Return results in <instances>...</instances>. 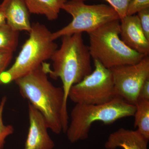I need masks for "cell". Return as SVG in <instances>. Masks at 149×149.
Instances as JSON below:
<instances>
[{
	"mask_svg": "<svg viewBox=\"0 0 149 149\" xmlns=\"http://www.w3.org/2000/svg\"><path fill=\"white\" fill-rule=\"evenodd\" d=\"M47 74L44 62L14 82L22 96L42 115L49 129L56 134L65 133L69 117L64 110L63 90L53 85Z\"/></svg>",
	"mask_w": 149,
	"mask_h": 149,
	"instance_id": "obj_1",
	"label": "cell"
},
{
	"mask_svg": "<svg viewBox=\"0 0 149 149\" xmlns=\"http://www.w3.org/2000/svg\"><path fill=\"white\" fill-rule=\"evenodd\" d=\"M91 56L88 46L84 43L83 33L61 37V45L51 59L52 69L45 63L47 74L54 80L60 78L64 93V109L68 114L67 102L70 88L92 72Z\"/></svg>",
	"mask_w": 149,
	"mask_h": 149,
	"instance_id": "obj_2",
	"label": "cell"
},
{
	"mask_svg": "<svg viewBox=\"0 0 149 149\" xmlns=\"http://www.w3.org/2000/svg\"><path fill=\"white\" fill-rule=\"evenodd\" d=\"M136 110L135 105L117 96L106 103L76 104L70 113L71 120L65 132L68 139L71 143L86 140L94 123L112 124L123 118L133 116Z\"/></svg>",
	"mask_w": 149,
	"mask_h": 149,
	"instance_id": "obj_3",
	"label": "cell"
},
{
	"mask_svg": "<svg viewBox=\"0 0 149 149\" xmlns=\"http://www.w3.org/2000/svg\"><path fill=\"white\" fill-rule=\"evenodd\" d=\"M29 33L14 63L0 74V85L10 84L37 69L51 59L58 49V45L52 40V32L44 24L32 23Z\"/></svg>",
	"mask_w": 149,
	"mask_h": 149,
	"instance_id": "obj_4",
	"label": "cell"
},
{
	"mask_svg": "<svg viewBox=\"0 0 149 149\" xmlns=\"http://www.w3.org/2000/svg\"><path fill=\"white\" fill-rule=\"evenodd\" d=\"M120 33L119 19L107 22L89 33L88 47L93 60L109 69L141 61L146 56L127 47L120 39Z\"/></svg>",
	"mask_w": 149,
	"mask_h": 149,
	"instance_id": "obj_5",
	"label": "cell"
},
{
	"mask_svg": "<svg viewBox=\"0 0 149 149\" xmlns=\"http://www.w3.org/2000/svg\"><path fill=\"white\" fill-rule=\"evenodd\" d=\"M62 10L70 14L72 19L67 26L52 33L54 41L76 33L89 34L107 22L120 19L114 9L104 4L89 5L81 0H70L63 6Z\"/></svg>",
	"mask_w": 149,
	"mask_h": 149,
	"instance_id": "obj_6",
	"label": "cell"
},
{
	"mask_svg": "<svg viewBox=\"0 0 149 149\" xmlns=\"http://www.w3.org/2000/svg\"><path fill=\"white\" fill-rule=\"evenodd\" d=\"M93 60L94 71L70 88L68 98L75 104L106 103L116 97L110 70L98 61Z\"/></svg>",
	"mask_w": 149,
	"mask_h": 149,
	"instance_id": "obj_7",
	"label": "cell"
},
{
	"mask_svg": "<svg viewBox=\"0 0 149 149\" xmlns=\"http://www.w3.org/2000/svg\"><path fill=\"white\" fill-rule=\"evenodd\" d=\"M112 74L116 96L135 105L140 89L149 78V56H145L138 63L110 68Z\"/></svg>",
	"mask_w": 149,
	"mask_h": 149,
	"instance_id": "obj_8",
	"label": "cell"
},
{
	"mask_svg": "<svg viewBox=\"0 0 149 149\" xmlns=\"http://www.w3.org/2000/svg\"><path fill=\"white\" fill-rule=\"evenodd\" d=\"M29 127L24 149H53L55 143L48 132L45 118L31 104H28Z\"/></svg>",
	"mask_w": 149,
	"mask_h": 149,
	"instance_id": "obj_9",
	"label": "cell"
},
{
	"mask_svg": "<svg viewBox=\"0 0 149 149\" xmlns=\"http://www.w3.org/2000/svg\"><path fill=\"white\" fill-rule=\"evenodd\" d=\"M120 36L123 42L131 49L149 55V40L144 35L138 15H127L120 19Z\"/></svg>",
	"mask_w": 149,
	"mask_h": 149,
	"instance_id": "obj_10",
	"label": "cell"
},
{
	"mask_svg": "<svg viewBox=\"0 0 149 149\" xmlns=\"http://www.w3.org/2000/svg\"><path fill=\"white\" fill-rule=\"evenodd\" d=\"M0 10L5 17L6 24L13 29L19 32H30V13L24 0H3L0 4Z\"/></svg>",
	"mask_w": 149,
	"mask_h": 149,
	"instance_id": "obj_11",
	"label": "cell"
},
{
	"mask_svg": "<svg viewBox=\"0 0 149 149\" xmlns=\"http://www.w3.org/2000/svg\"><path fill=\"white\" fill-rule=\"evenodd\" d=\"M149 141L136 130L121 128L110 134L104 147L106 149H148Z\"/></svg>",
	"mask_w": 149,
	"mask_h": 149,
	"instance_id": "obj_12",
	"label": "cell"
},
{
	"mask_svg": "<svg viewBox=\"0 0 149 149\" xmlns=\"http://www.w3.org/2000/svg\"><path fill=\"white\" fill-rule=\"evenodd\" d=\"M30 13L45 15L50 21L56 20L68 0H24Z\"/></svg>",
	"mask_w": 149,
	"mask_h": 149,
	"instance_id": "obj_13",
	"label": "cell"
},
{
	"mask_svg": "<svg viewBox=\"0 0 149 149\" xmlns=\"http://www.w3.org/2000/svg\"><path fill=\"white\" fill-rule=\"evenodd\" d=\"M135 106L134 128H137L136 130L149 140V100L138 99Z\"/></svg>",
	"mask_w": 149,
	"mask_h": 149,
	"instance_id": "obj_14",
	"label": "cell"
},
{
	"mask_svg": "<svg viewBox=\"0 0 149 149\" xmlns=\"http://www.w3.org/2000/svg\"><path fill=\"white\" fill-rule=\"evenodd\" d=\"M19 32L6 23L0 27V50L13 53L18 44Z\"/></svg>",
	"mask_w": 149,
	"mask_h": 149,
	"instance_id": "obj_15",
	"label": "cell"
},
{
	"mask_svg": "<svg viewBox=\"0 0 149 149\" xmlns=\"http://www.w3.org/2000/svg\"><path fill=\"white\" fill-rule=\"evenodd\" d=\"M6 100V97H3L0 103V149L3 148L6 139L8 136L13 134L15 130L13 125H5L3 122V111Z\"/></svg>",
	"mask_w": 149,
	"mask_h": 149,
	"instance_id": "obj_16",
	"label": "cell"
},
{
	"mask_svg": "<svg viewBox=\"0 0 149 149\" xmlns=\"http://www.w3.org/2000/svg\"><path fill=\"white\" fill-rule=\"evenodd\" d=\"M85 1L87 0H81ZM108 2L111 6L116 11L120 20L126 16L128 6L131 0H104Z\"/></svg>",
	"mask_w": 149,
	"mask_h": 149,
	"instance_id": "obj_17",
	"label": "cell"
},
{
	"mask_svg": "<svg viewBox=\"0 0 149 149\" xmlns=\"http://www.w3.org/2000/svg\"><path fill=\"white\" fill-rule=\"evenodd\" d=\"M149 8V0H131L127 9V15H134L143 9Z\"/></svg>",
	"mask_w": 149,
	"mask_h": 149,
	"instance_id": "obj_18",
	"label": "cell"
},
{
	"mask_svg": "<svg viewBox=\"0 0 149 149\" xmlns=\"http://www.w3.org/2000/svg\"><path fill=\"white\" fill-rule=\"evenodd\" d=\"M141 27L145 36L149 40V8L141 10L138 12Z\"/></svg>",
	"mask_w": 149,
	"mask_h": 149,
	"instance_id": "obj_19",
	"label": "cell"
},
{
	"mask_svg": "<svg viewBox=\"0 0 149 149\" xmlns=\"http://www.w3.org/2000/svg\"><path fill=\"white\" fill-rule=\"evenodd\" d=\"M13 57V53L0 50V74L5 71Z\"/></svg>",
	"mask_w": 149,
	"mask_h": 149,
	"instance_id": "obj_20",
	"label": "cell"
},
{
	"mask_svg": "<svg viewBox=\"0 0 149 149\" xmlns=\"http://www.w3.org/2000/svg\"><path fill=\"white\" fill-rule=\"evenodd\" d=\"M139 99L149 100V78L145 81L140 89Z\"/></svg>",
	"mask_w": 149,
	"mask_h": 149,
	"instance_id": "obj_21",
	"label": "cell"
},
{
	"mask_svg": "<svg viewBox=\"0 0 149 149\" xmlns=\"http://www.w3.org/2000/svg\"><path fill=\"white\" fill-rule=\"evenodd\" d=\"M6 23L5 17L3 13L0 10V27Z\"/></svg>",
	"mask_w": 149,
	"mask_h": 149,
	"instance_id": "obj_22",
	"label": "cell"
}]
</instances>
